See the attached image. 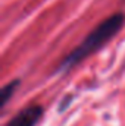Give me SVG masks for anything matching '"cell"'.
Masks as SVG:
<instances>
[{
	"mask_svg": "<svg viewBox=\"0 0 125 126\" xmlns=\"http://www.w3.org/2000/svg\"><path fill=\"white\" fill-rule=\"evenodd\" d=\"M43 117V107L35 104L22 109L16 116L10 119L6 126H35Z\"/></svg>",
	"mask_w": 125,
	"mask_h": 126,
	"instance_id": "cell-2",
	"label": "cell"
},
{
	"mask_svg": "<svg viewBox=\"0 0 125 126\" xmlns=\"http://www.w3.org/2000/svg\"><path fill=\"white\" fill-rule=\"evenodd\" d=\"M69 101H71V97H66V100L63 101V103L61 104V106H59V111H63V109H65V106H66V104H68Z\"/></svg>",
	"mask_w": 125,
	"mask_h": 126,
	"instance_id": "cell-4",
	"label": "cell"
},
{
	"mask_svg": "<svg viewBox=\"0 0 125 126\" xmlns=\"http://www.w3.org/2000/svg\"><path fill=\"white\" fill-rule=\"evenodd\" d=\"M124 21H125V18L122 13H113L107 19L102 21L93 31L81 41V44L78 47H75L63 59L62 63L58 66V70L71 69L77 63H80L81 60H84L85 57H88L91 53L97 51L100 47H103L115 34H118L121 31V28L124 25Z\"/></svg>",
	"mask_w": 125,
	"mask_h": 126,
	"instance_id": "cell-1",
	"label": "cell"
},
{
	"mask_svg": "<svg viewBox=\"0 0 125 126\" xmlns=\"http://www.w3.org/2000/svg\"><path fill=\"white\" fill-rule=\"evenodd\" d=\"M19 84H21L19 79H13V81L7 82L1 88V91H0V109H4V106L9 103V100L12 98V95L15 94V91L18 90Z\"/></svg>",
	"mask_w": 125,
	"mask_h": 126,
	"instance_id": "cell-3",
	"label": "cell"
}]
</instances>
